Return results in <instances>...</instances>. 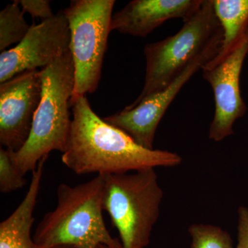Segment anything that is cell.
Returning a JSON list of instances; mask_svg holds the SVG:
<instances>
[{
  "label": "cell",
  "instance_id": "6da1fadb",
  "mask_svg": "<svg viewBox=\"0 0 248 248\" xmlns=\"http://www.w3.org/2000/svg\"><path fill=\"white\" fill-rule=\"evenodd\" d=\"M72 107L71 131L62 161L78 175L121 174L182 164L177 153L143 148L123 130L107 123L93 111L86 96Z\"/></svg>",
  "mask_w": 248,
  "mask_h": 248
},
{
  "label": "cell",
  "instance_id": "7a4b0ae2",
  "mask_svg": "<svg viewBox=\"0 0 248 248\" xmlns=\"http://www.w3.org/2000/svg\"><path fill=\"white\" fill-rule=\"evenodd\" d=\"M104 187L102 174L77 186L60 184L56 206L44 216L32 236L37 248H97L100 245L123 248L104 222Z\"/></svg>",
  "mask_w": 248,
  "mask_h": 248
},
{
  "label": "cell",
  "instance_id": "3957f363",
  "mask_svg": "<svg viewBox=\"0 0 248 248\" xmlns=\"http://www.w3.org/2000/svg\"><path fill=\"white\" fill-rule=\"evenodd\" d=\"M42 99L30 136L11 159L24 174L33 172L41 160L53 151L64 153L71 131L69 107L75 85V66L71 50L41 69ZM7 150V149H6Z\"/></svg>",
  "mask_w": 248,
  "mask_h": 248
},
{
  "label": "cell",
  "instance_id": "277c9868",
  "mask_svg": "<svg viewBox=\"0 0 248 248\" xmlns=\"http://www.w3.org/2000/svg\"><path fill=\"white\" fill-rule=\"evenodd\" d=\"M102 175L103 208L118 232L122 247L146 248L164 198L155 169Z\"/></svg>",
  "mask_w": 248,
  "mask_h": 248
},
{
  "label": "cell",
  "instance_id": "5b68a950",
  "mask_svg": "<svg viewBox=\"0 0 248 248\" xmlns=\"http://www.w3.org/2000/svg\"><path fill=\"white\" fill-rule=\"evenodd\" d=\"M223 41V31L213 0H203L200 9L184 21L182 29L164 40L145 46L146 76L141 94L130 106L167 87L200 54Z\"/></svg>",
  "mask_w": 248,
  "mask_h": 248
},
{
  "label": "cell",
  "instance_id": "8992f818",
  "mask_svg": "<svg viewBox=\"0 0 248 248\" xmlns=\"http://www.w3.org/2000/svg\"><path fill=\"white\" fill-rule=\"evenodd\" d=\"M115 4V0H73L63 10L71 31L75 66L71 105L97 89Z\"/></svg>",
  "mask_w": 248,
  "mask_h": 248
},
{
  "label": "cell",
  "instance_id": "52a82bcc",
  "mask_svg": "<svg viewBox=\"0 0 248 248\" xmlns=\"http://www.w3.org/2000/svg\"><path fill=\"white\" fill-rule=\"evenodd\" d=\"M248 55V24L231 53L213 66L204 65L203 79L210 85L215 97V110L208 138L219 142L234 133L236 120L247 111L240 89V78Z\"/></svg>",
  "mask_w": 248,
  "mask_h": 248
},
{
  "label": "cell",
  "instance_id": "ba28073f",
  "mask_svg": "<svg viewBox=\"0 0 248 248\" xmlns=\"http://www.w3.org/2000/svg\"><path fill=\"white\" fill-rule=\"evenodd\" d=\"M221 45V42H218L205 49L186 67L180 76L162 91L146 98L136 105H129L121 112L103 119L123 130L140 146L146 149H154L155 133L166 110L184 85L216 56Z\"/></svg>",
  "mask_w": 248,
  "mask_h": 248
},
{
  "label": "cell",
  "instance_id": "9c48e42d",
  "mask_svg": "<svg viewBox=\"0 0 248 248\" xmlns=\"http://www.w3.org/2000/svg\"><path fill=\"white\" fill-rule=\"evenodd\" d=\"M71 31L63 11L31 25L27 35L14 48L0 55V83L24 71L50 66L71 50Z\"/></svg>",
  "mask_w": 248,
  "mask_h": 248
},
{
  "label": "cell",
  "instance_id": "30bf717a",
  "mask_svg": "<svg viewBox=\"0 0 248 248\" xmlns=\"http://www.w3.org/2000/svg\"><path fill=\"white\" fill-rule=\"evenodd\" d=\"M41 70L19 73L0 85V143L16 153L30 136L42 96Z\"/></svg>",
  "mask_w": 248,
  "mask_h": 248
},
{
  "label": "cell",
  "instance_id": "8fae6325",
  "mask_svg": "<svg viewBox=\"0 0 248 248\" xmlns=\"http://www.w3.org/2000/svg\"><path fill=\"white\" fill-rule=\"evenodd\" d=\"M203 0H133L112 16L111 31L145 37L170 19L183 21L200 9Z\"/></svg>",
  "mask_w": 248,
  "mask_h": 248
},
{
  "label": "cell",
  "instance_id": "7c38bea8",
  "mask_svg": "<svg viewBox=\"0 0 248 248\" xmlns=\"http://www.w3.org/2000/svg\"><path fill=\"white\" fill-rule=\"evenodd\" d=\"M48 158L41 160L32 172L29 190L22 202L9 217L0 223V248H37L31 229L35 221L33 216Z\"/></svg>",
  "mask_w": 248,
  "mask_h": 248
},
{
  "label": "cell",
  "instance_id": "4fadbf2b",
  "mask_svg": "<svg viewBox=\"0 0 248 248\" xmlns=\"http://www.w3.org/2000/svg\"><path fill=\"white\" fill-rule=\"evenodd\" d=\"M213 2L223 31V41L218 53L206 66H213L226 58L248 24V0H213Z\"/></svg>",
  "mask_w": 248,
  "mask_h": 248
},
{
  "label": "cell",
  "instance_id": "5bb4252c",
  "mask_svg": "<svg viewBox=\"0 0 248 248\" xmlns=\"http://www.w3.org/2000/svg\"><path fill=\"white\" fill-rule=\"evenodd\" d=\"M22 8L17 1L6 5L0 13V50H6L10 46L19 43L31 26L24 17Z\"/></svg>",
  "mask_w": 248,
  "mask_h": 248
},
{
  "label": "cell",
  "instance_id": "9a60e30c",
  "mask_svg": "<svg viewBox=\"0 0 248 248\" xmlns=\"http://www.w3.org/2000/svg\"><path fill=\"white\" fill-rule=\"evenodd\" d=\"M188 233L190 248H234L231 234L218 226L195 223L189 227Z\"/></svg>",
  "mask_w": 248,
  "mask_h": 248
},
{
  "label": "cell",
  "instance_id": "2e32d148",
  "mask_svg": "<svg viewBox=\"0 0 248 248\" xmlns=\"http://www.w3.org/2000/svg\"><path fill=\"white\" fill-rule=\"evenodd\" d=\"M25 175L14 164L8 150L0 148V192L7 194L22 188Z\"/></svg>",
  "mask_w": 248,
  "mask_h": 248
},
{
  "label": "cell",
  "instance_id": "e0dca14e",
  "mask_svg": "<svg viewBox=\"0 0 248 248\" xmlns=\"http://www.w3.org/2000/svg\"><path fill=\"white\" fill-rule=\"evenodd\" d=\"M24 14H29L32 17L41 18L42 21L53 17L50 1L47 0H16Z\"/></svg>",
  "mask_w": 248,
  "mask_h": 248
},
{
  "label": "cell",
  "instance_id": "ac0fdd59",
  "mask_svg": "<svg viewBox=\"0 0 248 248\" xmlns=\"http://www.w3.org/2000/svg\"><path fill=\"white\" fill-rule=\"evenodd\" d=\"M238 244L236 248H248V208L238 209Z\"/></svg>",
  "mask_w": 248,
  "mask_h": 248
},
{
  "label": "cell",
  "instance_id": "d6986e66",
  "mask_svg": "<svg viewBox=\"0 0 248 248\" xmlns=\"http://www.w3.org/2000/svg\"><path fill=\"white\" fill-rule=\"evenodd\" d=\"M50 248H76L73 247V246H55V247Z\"/></svg>",
  "mask_w": 248,
  "mask_h": 248
},
{
  "label": "cell",
  "instance_id": "ffe728a7",
  "mask_svg": "<svg viewBox=\"0 0 248 248\" xmlns=\"http://www.w3.org/2000/svg\"><path fill=\"white\" fill-rule=\"evenodd\" d=\"M97 248H110L108 247L107 246H104V245H100V246H98Z\"/></svg>",
  "mask_w": 248,
  "mask_h": 248
}]
</instances>
